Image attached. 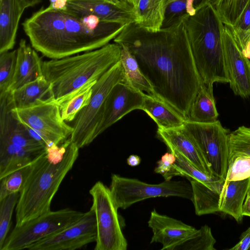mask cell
I'll use <instances>...</instances> for the list:
<instances>
[{
    "label": "cell",
    "mask_w": 250,
    "mask_h": 250,
    "mask_svg": "<svg viewBox=\"0 0 250 250\" xmlns=\"http://www.w3.org/2000/svg\"><path fill=\"white\" fill-rule=\"evenodd\" d=\"M113 42L127 47L155 95L187 120L202 81L185 19L156 32L133 22L125 25Z\"/></svg>",
    "instance_id": "cell-1"
},
{
    "label": "cell",
    "mask_w": 250,
    "mask_h": 250,
    "mask_svg": "<svg viewBox=\"0 0 250 250\" xmlns=\"http://www.w3.org/2000/svg\"><path fill=\"white\" fill-rule=\"evenodd\" d=\"M22 25L35 50L47 58L61 59L104 46L125 25L42 7Z\"/></svg>",
    "instance_id": "cell-2"
},
{
    "label": "cell",
    "mask_w": 250,
    "mask_h": 250,
    "mask_svg": "<svg viewBox=\"0 0 250 250\" xmlns=\"http://www.w3.org/2000/svg\"><path fill=\"white\" fill-rule=\"evenodd\" d=\"M69 138L60 145L46 147L33 162L16 207V226L50 211L52 200L79 156Z\"/></svg>",
    "instance_id": "cell-3"
},
{
    "label": "cell",
    "mask_w": 250,
    "mask_h": 250,
    "mask_svg": "<svg viewBox=\"0 0 250 250\" xmlns=\"http://www.w3.org/2000/svg\"><path fill=\"white\" fill-rule=\"evenodd\" d=\"M195 65L202 83H229L224 61L225 24L210 1L202 0L194 14L185 19Z\"/></svg>",
    "instance_id": "cell-4"
},
{
    "label": "cell",
    "mask_w": 250,
    "mask_h": 250,
    "mask_svg": "<svg viewBox=\"0 0 250 250\" xmlns=\"http://www.w3.org/2000/svg\"><path fill=\"white\" fill-rule=\"evenodd\" d=\"M122 47L116 43L84 53L42 62L43 75L52 85L60 104L89 83L97 81L120 61Z\"/></svg>",
    "instance_id": "cell-5"
},
{
    "label": "cell",
    "mask_w": 250,
    "mask_h": 250,
    "mask_svg": "<svg viewBox=\"0 0 250 250\" xmlns=\"http://www.w3.org/2000/svg\"><path fill=\"white\" fill-rule=\"evenodd\" d=\"M125 81L124 69L119 61L92 86L89 103L77 114L72 125L73 130L69 139L78 148L88 145L98 136L106 98L117 83Z\"/></svg>",
    "instance_id": "cell-6"
},
{
    "label": "cell",
    "mask_w": 250,
    "mask_h": 250,
    "mask_svg": "<svg viewBox=\"0 0 250 250\" xmlns=\"http://www.w3.org/2000/svg\"><path fill=\"white\" fill-rule=\"evenodd\" d=\"M183 128L208 166L213 176L226 180L229 158V130L220 121L202 123L186 120Z\"/></svg>",
    "instance_id": "cell-7"
},
{
    "label": "cell",
    "mask_w": 250,
    "mask_h": 250,
    "mask_svg": "<svg viewBox=\"0 0 250 250\" xmlns=\"http://www.w3.org/2000/svg\"><path fill=\"white\" fill-rule=\"evenodd\" d=\"M109 188L117 208L124 209L150 198L176 196L191 200L193 195L190 183L185 181H165L151 184L117 174L112 175Z\"/></svg>",
    "instance_id": "cell-8"
},
{
    "label": "cell",
    "mask_w": 250,
    "mask_h": 250,
    "mask_svg": "<svg viewBox=\"0 0 250 250\" xmlns=\"http://www.w3.org/2000/svg\"><path fill=\"white\" fill-rule=\"evenodd\" d=\"M89 193L92 198L91 208L95 212L97 226L95 250H126L127 241L122 230L118 208L110 188L98 181Z\"/></svg>",
    "instance_id": "cell-9"
},
{
    "label": "cell",
    "mask_w": 250,
    "mask_h": 250,
    "mask_svg": "<svg viewBox=\"0 0 250 250\" xmlns=\"http://www.w3.org/2000/svg\"><path fill=\"white\" fill-rule=\"evenodd\" d=\"M84 213L69 208L49 211L14 228L1 250L28 249L33 244L79 220Z\"/></svg>",
    "instance_id": "cell-10"
},
{
    "label": "cell",
    "mask_w": 250,
    "mask_h": 250,
    "mask_svg": "<svg viewBox=\"0 0 250 250\" xmlns=\"http://www.w3.org/2000/svg\"><path fill=\"white\" fill-rule=\"evenodd\" d=\"M12 111L21 123L41 136L46 147L62 144L73 130L62 119L55 100L25 108H13Z\"/></svg>",
    "instance_id": "cell-11"
},
{
    "label": "cell",
    "mask_w": 250,
    "mask_h": 250,
    "mask_svg": "<svg viewBox=\"0 0 250 250\" xmlns=\"http://www.w3.org/2000/svg\"><path fill=\"white\" fill-rule=\"evenodd\" d=\"M97 226L94 210L63 229L31 245L30 250H74L96 242Z\"/></svg>",
    "instance_id": "cell-12"
},
{
    "label": "cell",
    "mask_w": 250,
    "mask_h": 250,
    "mask_svg": "<svg viewBox=\"0 0 250 250\" xmlns=\"http://www.w3.org/2000/svg\"><path fill=\"white\" fill-rule=\"evenodd\" d=\"M144 94L125 81L117 83L106 98L98 136L131 111L141 110Z\"/></svg>",
    "instance_id": "cell-13"
},
{
    "label": "cell",
    "mask_w": 250,
    "mask_h": 250,
    "mask_svg": "<svg viewBox=\"0 0 250 250\" xmlns=\"http://www.w3.org/2000/svg\"><path fill=\"white\" fill-rule=\"evenodd\" d=\"M224 55L230 87L242 98L250 97V60L243 55L229 27L223 33Z\"/></svg>",
    "instance_id": "cell-14"
},
{
    "label": "cell",
    "mask_w": 250,
    "mask_h": 250,
    "mask_svg": "<svg viewBox=\"0 0 250 250\" xmlns=\"http://www.w3.org/2000/svg\"><path fill=\"white\" fill-rule=\"evenodd\" d=\"M81 16H94L100 21L126 25L135 22L133 7L123 6L109 0H67L65 8Z\"/></svg>",
    "instance_id": "cell-15"
},
{
    "label": "cell",
    "mask_w": 250,
    "mask_h": 250,
    "mask_svg": "<svg viewBox=\"0 0 250 250\" xmlns=\"http://www.w3.org/2000/svg\"><path fill=\"white\" fill-rule=\"evenodd\" d=\"M13 108L12 91L0 94V141L31 149H44L46 146L34 139L24 125L14 115Z\"/></svg>",
    "instance_id": "cell-16"
},
{
    "label": "cell",
    "mask_w": 250,
    "mask_h": 250,
    "mask_svg": "<svg viewBox=\"0 0 250 250\" xmlns=\"http://www.w3.org/2000/svg\"><path fill=\"white\" fill-rule=\"evenodd\" d=\"M148 225L153 232L150 243L161 244V250H173L196 229L180 220L161 214L155 209L151 212Z\"/></svg>",
    "instance_id": "cell-17"
},
{
    "label": "cell",
    "mask_w": 250,
    "mask_h": 250,
    "mask_svg": "<svg viewBox=\"0 0 250 250\" xmlns=\"http://www.w3.org/2000/svg\"><path fill=\"white\" fill-rule=\"evenodd\" d=\"M157 134L169 151L179 153L199 170L213 176L205 160L185 132L183 125L173 128L158 127Z\"/></svg>",
    "instance_id": "cell-18"
},
{
    "label": "cell",
    "mask_w": 250,
    "mask_h": 250,
    "mask_svg": "<svg viewBox=\"0 0 250 250\" xmlns=\"http://www.w3.org/2000/svg\"><path fill=\"white\" fill-rule=\"evenodd\" d=\"M17 51L15 72L10 88L12 91L43 76L42 61L24 39L21 40Z\"/></svg>",
    "instance_id": "cell-19"
},
{
    "label": "cell",
    "mask_w": 250,
    "mask_h": 250,
    "mask_svg": "<svg viewBox=\"0 0 250 250\" xmlns=\"http://www.w3.org/2000/svg\"><path fill=\"white\" fill-rule=\"evenodd\" d=\"M25 9L21 0H0V53L13 48Z\"/></svg>",
    "instance_id": "cell-20"
},
{
    "label": "cell",
    "mask_w": 250,
    "mask_h": 250,
    "mask_svg": "<svg viewBox=\"0 0 250 250\" xmlns=\"http://www.w3.org/2000/svg\"><path fill=\"white\" fill-rule=\"evenodd\" d=\"M250 188V177L243 180L225 181L220 191L219 211L241 222L243 217L242 206Z\"/></svg>",
    "instance_id": "cell-21"
},
{
    "label": "cell",
    "mask_w": 250,
    "mask_h": 250,
    "mask_svg": "<svg viewBox=\"0 0 250 250\" xmlns=\"http://www.w3.org/2000/svg\"><path fill=\"white\" fill-rule=\"evenodd\" d=\"M12 95L15 108H18L28 107L55 100L52 85L43 75L12 91Z\"/></svg>",
    "instance_id": "cell-22"
},
{
    "label": "cell",
    "mask_w": 250,
    "mask_h": 250,
    "mask_svg": "<svg viewBox=\"0 0 250 250\" xmlns=\"http://www.w3.org/2000/svg\"><path fill=\"white\" fill-rule=\"evenodd\" d=\"M45 149H31L0 141V179L30 164Z\"/></svg>",
    "instance_id": "cell-23"
},
{
    "label": "cell",
    "mask_w": 250,
    "mask_h": 250,
    "mask_svg": "<svg viewBox=\"0 0 250 250\" xmlns=\"http://www.w3.org/2000/svg\"><path fill=\"white\" fill-rule=\"evenodd\" d=\"M141 110L156 123L158 127H180L186 121L169 105L153 95L145 93Z\"/></svg>",
    "instance_id": "cell-24"
},
{
    "label": "cell",
    "mask_w": 250,
    "mask_h": 250,
    "mask_svg": "<svg viewBox=\"0 0 250 250\" xmlns=\"http://www.w3.org/2000/svg\"><path fill=\"white\" fill-rule=\"evenodd\" d=\"M169 2V0H140L135 9V22L148 31H159Z\"/></svg>",
    "instance_id": "cell-25"
},
{
    "label": "cell",
    "mask_w": 250,
    "mask_h": 250,
    "mask_svg": "<svg viewBox=\"0 0 250 250\" xmlns=\"http://www.w3.org/2000/svg\"><path fill=\"white\" fill-rule=\"evenodd\" d=\"M218 116L213 93V86L207 85L202 83L186 120L209 123L217 120Z\"/></svg>",
    "instance_id": "cell-26"
},
{
    "label": "cell",
    "mask_w": 250,
    "mask_h": 250,
    "mask_svg": "<svg viewBox=\"0 0 250 250\" xmlns=\"http://www.w3.org/2000/svg\"><path fill=\"white\" fill-rule=\"evenodd\" d=\"M120 46L122 50L120 61L124 69L125 81L136 89L155 95L151 83L142 73L137 61L127 47L124 45Z\"/></svg>",
    "instance_id": "cell-27"
},
{
    "label": "cell",
    "mask_w": 250,
    "mask_h": 250,
    "mask_svg": "<svg viewBox=\"0 0 250 250\" xmlns=\"http://www.w3.org/2000/svg\"><path fill=\"white\" fill-rule=\"evenodd\" d=\"M96 81L86 84L59 104L62 117L64 121H73L77 114L89 103L92 94V86Z\"/></svg>",
    "instance_id": "cell-28"
},
{
    "label": "cell",
    "mask_w": 250,
    "mask_h": 250,
    "mask_svg": "<svg viewBox=\"0 0 250 250\" xmlns=\"http://www.w3.org/2000/svg\"><path fill=\"white\" fill-rule=\"evenodd\" d=\"M170 152L175 156L177 169L181 172L183 177L200 182L214 190L219 191L222 189L225 180L206 174L195 167L179 153L174 151Z\"/></svg>",
    "instance_id": "cell-29"
},
{
    "label": "cell",
    "mask_w": 250,
    "mask_h": 250,
    "mask_svg": "<svg viewBox=\"0 0 250 250\" xmlns=\"http://www.w3.org/2000/svg\"><path fill=\"white\" fill-rule=\"evenodd\" d=\"M215 242L210 228L206 225L196 229L173 250H215Z\"/></svg>",
    "instance_id": "cell-30"
},
{
    "label": "cell",
    "mask_w": 250,
    "mask_h": 250,
    "mask_svg": "<svg viewBox=\"0 0 250 250\" xmlns=\"http://www.w3.org/2000/svg\"><path fill=\"white\" fill-rule=\"evenodd\" d=\"M34 161L0 179V201L12 194L20 193L30 173Z\"/></svg>",
    "instance_id": "cell-31"
},
{
    "label": "cell",
    "mask_w": 250,
    "mask_h": 250,
    "mask_svg": "<svg viewBox=\"0 0 250 250\" xmlns=\"http://www.w3.org/2000/svg\"><path fill=\"white\" fill-rule=\"evenodd\" d=\"M250 0H211L212 6L223 23L233 26Z\"/></svg>",
    "instance_id": "cell-32"
},
{
    "label": "cell",
    "mask_w": 250,
    "mask_h": 250,
    "mask_svg": "<svg viewBox=\"0 0 250 250\" xmlns=\"http://www.w3.org/2000/svg\"><path fill=\"white\" fill-rule=\"evenodd\" d=\"M196 0H169L162 28H167L193 15Z\"/></svg>",
    "instance_id": "cell-33"
},
{
    "label": "cell",
    "mask_w": 250,
    "mask_h": 250,
    "mask_svg": "<svg viewBox=\"0 0 250 250\" xmlns=\"http://www.w3.org/2000/svg\"><path fill=\"white\" fill-rule=\"evenodd\" d=\"M229 161L237 155L250 156V127L242 125L229 134Z\"/></svg>",
    "instance_id": "cell-34"
},
{
    "label": "cell",
    "mask_w": 250,
    "mask_h": 250,
    "mask_svg": "<svg viewBox=\"0 0 250 250\" xmlns=\"http://www.w3.org/2000/svg\"><path fill=\"white\" fill-rule=\"evenodd\" d=\"M17 50L0 53V94L10 90L15 72Z\"/></svg>",
    "instance_id": "cell-35"
},
{
    "label": "cell",
    "mask_w": 250,
    "mask_h": 250,
    "mask_svg": "<svg viewBox=\"0 0 250 250\" xmlns=\"http://www.w3.org/2000/svg\"><path fill=\"white\" fill-rule=\"evenodd\" d=\"M19 193L12 194L0 201V250L7 237L13 210L17 204Z\"/></svg>",
    "instance_id": "cell-36"
},
{
    "label": "cell",
    "mask_w": 250,
    "mask_h": 250,
    "mask_svg": "<svg viewBox=\"0 0 250 250\" xmlns=\"http://www.w3.org/2000/svg\"><path fill=\"white\" fill-rule=\"evenodd\" d=\"M250 177V156L237 155L229 161L225 181H239Z\"/></svg>",
    "instance_id": "cell-37"
},
{
    "label": "cell",
    "mask_w": 250,
    "mask_h": 250,
    "mask_svg": "<svg viewBox=\"0 0 250 250\" xmlns=\"http://www.w3.org/2000/svg\"><path fill=\"white\" fill-rule=\"evenodd\" d=\"M176 161V158L172 152H166L157 162L154 172L162 175L165 181H170L175 176H182L177 169Z\"/></svg>",
    "instance_id": "cell-38"
},
{
    "label": "cell",
    "mask_w": 250,
    "mask_h": 250,
    "mask_svg": "<svg viewBox=\"0 0 250 250\" xmlns=\"http://www.w3.org/2000/svg\"><path fill=\"white\" fill-rule=\"evenodd\" d=\"M227 26L233 31H247L250 30V0L235 24L232 26Z\"/></svg>",
    "instance_id": "cell-39"
},
{
    "label": "cell",
    "mask_w": 250,
    "mask_h": 250,
    "mask_svg": "<svg viewBox=\"0 0 250 250\" xmlns=\"http://www.w3.org/2000/svg\"><path fill=\"white\" fill-rule=\"evenodd\" d=\"M238 243L230 250H249L250 247V227L241 235Z\"/></svg>",
    "instance_id": "cell-40"
},
{
    "label": "cell",
    "mask_w": 250,
    "mask_h": 250,
    "mask_svg": "<svg viewBox=\"0 0 250 250\" xmlns=\"http://www.w3.org/2000/svg\"><path fill=\"white\" fill-rule=\"evenodd\" d=\"M67 0H50L49 8L56 10H65Z\"/></svg>",
    "instance_id": "cell-41"
},
{
    "label": "cell",
    "mask_w": 250,
    "mask_h": 250,
    "mask_svg": "<svg viewBox=\"0 0 250 250\" xmlns=\"http://www.w3.org/2000/svg\"><path fill=\"white\" fill-rule=\"evenodd\" d=\"M242 214L243 216L250 217V188L247 192L245 201L242 206Z\"/></svg>",
    "instance_id": "cell-42"
},
{
    "label": "cell",
    "mask_w": 250,
    "mask_h": 250,
    "mask_svg": "<svg viewBox=\"0 0 250 250\" xmlns=\"http://www.w3.org/2000/svg\"><path fill=\"white\" fill-rule=\"evenodd\" d=\"M127 164L131 167L138 166L141 162V158L137 155H131L127 159Z\"/></svg>",
    "instance_id": "cell-43"
},
{
    "label": "cell",
    "mask_w": 250,
    "mask_h": 250,
    "mask_svg": "<svg viewBox=\"0 0 250 250\" xmlns=\"http://www.w3.org/2000/svg\"><path fill=\"white\" fill-rule=\"evenodd\" d=\"M24 7H32L41 2V0H21Z\"/></svg>",
    "instance_id": "cell-44"
},
{
    "label": "cell",
    "mask_w": 250,
    "mask_h": 250,
    "mask_svg": "<svg viewBox=\"0 0 250 250\" xmlns=\"http://www.w3.org/2000/svg\"><path fill=\"white\" fill-rule=\"evenodd\" d=\"M129 4L133 6L135 9L137 7L140 0H125Z\"/></svg>",
    "instance_id": "cell-45"
},
{
    "label": "cell",
    "mask_w": 250,
    "mask_h": 250,
    "mask_svg": "<svg viewBox=\"0 0 250 250\" xmlns=\"http://www.w3.org/2000/svg\"><path fill=\"white\" fill-rule=\"evenodd\" d=\"M204 0V1H211V0Z\"/></svg>",
    "instance_id": "cell-46"
},
{
    "label": "cell",
    "mask_w": 250,
    "mask_h": 250,
    "mask_svg": "<svg viewBox=\"0 0 250 250\" xmlns=\"http://www.w3.org/2000/svg\"><path fill=\"white\" fill-rule=\"evenodd\" d=\"M249 250H250V248H249Z\"/></svg>",
    "instance_id": "cell-47"
}]
</instances>
